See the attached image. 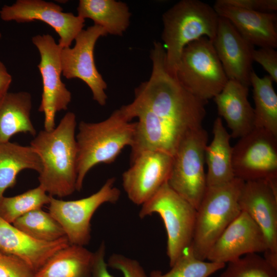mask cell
Here are the masks:
<instances>
[{
  "label": "cell",
  "instance_id": "30",
  "mask_svg": "<svg viewBox=\"0 0 277 277\" xmlns=\"http://www.w3.org/2000/svg\"><path fill=\"white\" fill-rule=\"evenodd\" d=\"M219 277H277V268L257 253L228 263Z\"/></svg>",
  "mask_w": 277,
  "mask_h": 277
},
{
  "label": "cell",
  "instance_id": "26",
  "mask_svg": "<svg viewBox=\"0 0 277 277\" xmlns=\"http://www.w3.org/2000/svg\"><path fill=\"white\" fill-rule=\"evenodd\" d=\"M273 82L268 75L260 77L253 70L251 72L250 83L255 105V127L277 136V95Z\"/></svg>",
  "mask_w": 277,
  "mask_h": 277
},
{
  "label": "cell",
  "instance_id": "3",
  "mask_svg": "<svg viewBox=\"0 0 277 277\" xmlns=\"http://www.w3.org/2000/svg\"><path fill=\"white\" fill-rule=\"evenodd\" d=\"M135 122L129 121L119 109L97 123L81 121L75 136L77 145L76 190L81 191L87 173L100 164L114 162L122 150L131 146Z\"/></svg>",
  "mask_w": 277,
  "mask_h": 277
},
{
  "label": "cell",
  "instance_id": "20",
  "mask_svg": "<svg viewBox=\"0 0 277 277\" xmlns=\"http://www.w3.org/2000/svg\"><path fill=\"white\" fill-rule=\"evenodd\" d=\"M248 87L228 80L213 97L218 114L226 121L233 138H240L255 128L254 109L248 98Z\"/></svg>",
  "mask_w": 277,
  "mask_h": 277
},
{
  "label": "cell",
  "instance_id": "33",
  "mask_svg": "<svg viewBox=\"0 0 277 277\" xmlns=\"http://www.w3.org/2000/svg\"><path fill=\"white\" fill-rule=\"evenodd\" d=\"M252 60L262 66L273 82H277V52L274 48L254 49L252 52Z\"/></svg>",
  "mask_w": 277,
  "mask_h": 277
},
{
  "label": "cell",
  "instance_id": "28",
  "mask_svg": "<svg viewBox=\"0 0 277 277\" xmlns=\"http://www.w3.org/2000/svg\"><path fill=\"white\" fill-rule=\"evenodd\" d=\"M51 196L40 186L11 197L0 199V217L12 224L25 214L49 204Z\"/></svg>",
  "mask_w": 277,
  "mask_h": 277
},
{
  "label": "cell",
  "instance_id": "35",
  "mask_svg": "<svg viewBox=\"0 0 277 277\" xmlns=\"http://www.w3.org/2000/svg\"><path fill=\"white\" fill-rule=\"evenodd\" d=\"M105 254L106 246L104 242H102L96 251L93 252L91 277H114L108 271Z\"/></svg>",
  "mask_w": 277,
  "mask_h": 277
},
{
  "label": "cell",
  "instance_id": "7",
  "mask_svg": "<svg viewBox=\"0 0 277 277\" xmlns=\"http://www.w3.org/2000/svg\"><path fill=\"white\" fill-rule=\"evenodd\" d=\"M141 206L140 218L156 213L164 222L167 236V254L171 267L191 244L196 209L167 182Z\"/></svg>",
  "mask_w": 277,
  "mask_h": 277
},
{
  "label": "cell",
  "instance_id": "29",
  "mask_svg": "<svg viewBox=\"0 0 277 277\" xmlns=\"http://www.w3.org/2000/svg\"><path fill=\"white\" fill-rule=\"evenodd\" d=\"M225 267L223 263L206 262L197 259L190 246L169 271L163 273L159 270H154L151 272L150 277H209Z\"/></svg>",
  "mask_w": 277,
  "mask_h": 277
},
{
  "label": "cell",
  "instance_id": "18",
  "mask_svg": "<svg viewBox=\"0 0 277 277\" xmlns=\"http://www.w3.org/2000/svg\"><path fill=\"white\" fill-rule=\"evenodd\" d=\"M213 8L219 16L227 19L241 35L253 46L277 47V15L245 9L215 2Z\"/></svg>",
  "mask_w": 277,
  "mask_h": 277
},
{
  "label": "cell",
  "instance_id": "27",
  "mask_svg": "<svg viewBox=\"0 0 277 277\" xmlns=\"http://www.w3.org/2000/svg\"><path fill=\"white\" fill-rule=\"evenodd\" d=\"M12 225L31 238L41 241L52 242L66 237L56 220L49 212L42 209L25 214Z\"/></svg>",
  "mask_w": 277,
  "mask_h": 277
},
{
  "label": "cell",
  "instance_id": "21",
  "mask_svg": "<svg viewBox=\"0 0 277 277\" xmlns=\"http://www.w3.org/2000/svg\"><path fill=\"white\" fill-rule=\"evenodd\" d=\"M212 132L213 139L205 151L207 187L222 185L235 178L232 164L231 136L220 117L214 120Z\"/></svg>",
  "mask_w": 277,
  "mask_h": 277
},
{
  "label": "cell",
  "instance_id": "6",
  "mask_svg": "<svg viewBox=\"0 0 277 277\" xmlns=\"http://www.w3.org/2000/svg\"><path fill=\"white\" fill-rule=\"evenodd\" d=\"M174 76L185 89L205 101L219 93L229 80L212 41L205 36L185 47Z\"/></svg>",
  "mask_w": 277,
  "mask_h": 277
},
{
  "label": "cell",
  "instance_id": "13",
  "mask_svg": "<svg viewBox=\"0 0 277 277\" xmlns=\"http://www.w3.org/2000/svg\"><path fill=\"white\" fill-rule=\"evenodd\" d=\"M239 205L262 231L267 246L264 258L277 268V179L245 182Z\"/></svg>",
  "mask_w": 277,
  "mask_h": 277
},
{
  "label": "cell",
  "instance_id": "1",
  "mask_svg": "<svg viewBox=\"0 0 277 277\" xmlns=\"http://www.w3.org/2000/svg\"><path fill=\"white\" fill-rule=\"evenodd\" d=\"M148 80L134 89L133 102L150 111L180 144L190 132L202 127L207 101L185 89L168 70L165 49L155 42Z\"/></svg>",
  "mask_w": 277,
  "mask_h": 277
},
{
  "label": "cell",
  "instance_id": "12",
  "mask_svg": "<svg viewBox=\"0 0 277 277\" xmlns=\"http://www.w3.org/2000/svg\"><path fill=\"white\" fill-rule=\"evenodd\" d=\"M107 34L103 28L94 24L82 30L74 39L73 47L62 48L60 55L63 76L85 82L92 92L93 99L101 106L106 104L107 85L96 67L94 49L98 38Z\"/></svg>",
  "mask_w": 277,
  "mask_h": 277
},
{
  "label": "cell",
  "instance_id": "19",
  "mask_svg": "<svg viewBox=\"0 0 277 277\" xmlns=\"http://www.w3.org/2000/svg\"><path fill=\"white\" fill-rule=\"evenodd\" d=\"M70 244L66 237L52 242L37 240L0 217V251L21 259L34 273L54 253Z\"/></svg>",
  "mask_w": 277,
  "mask_h": 277
},
{
  "label": "cell",
  "instance_id": "23",
  "mask_svg": "<svg viewBox=\"0 0 277 277\" xmlns=\"http://www.w3.org/2000/svg\"><path fill=\"white\" fill-rule=\"evenodd\" d=\"M77 15L92 19L107 34L122 36L130 25L131 14L128 5L115 0H80Z\"/></svg>",
  "mask_w": 277,
  "mask_h": 277
},
{
  "label": "cell",
  "instance_id": "4",
  "mask_svg": "<svg viewBox=\"0 0 277 277\" xmlns=\"http://www.w3.org/2000/svg\"><path fill=\"white\" fill-rule=\"evenodd\" d=\"M219 15L213 7L199 0H182L162 15V39L169 71L174 75L181 53L189 43L205 36L213 41Z\"/></svg>",
  "mask_w": 277,
  "mask_h": 277
},
{
  "label": "cell",
  "instance_id": "2",
  "mask_svg": "<svg viewBox=\"0 0 277 277\" xmlns=\"http://www.w3.org/2000/svg\"><path fill=\"white\" fill-rule=\"evenodd\" d=\"M76 127L75 114L67 112L53 129L40 131L30 142L42 162L39 186L50 196L63 197L76 190Z\"/></svg>",
  "mask_w": 277,
  "mask_h": 277
},
{
  "label": "cell",
  "instance_id": "36",
  "mask_svg": "<svg viewBox=\"0 0 277 277\" xmlns=\"http://www.w3.org/2000/svg\"><path fill=\"white\" fill-rule=\"evenodd\" d=\"M11 82V75L4 64L0 61V99L8 92Z\"/></svg>",
  "mask_w": 277,
  "mask_h": 277
},
{
  "label": "cell",
  "instance_id": "31",
  "mask_svg": "<svg viewBox=\"0 0 277 277\" xmlns=\"http://www.w3.org/2000/svg\"><path fill=\"white\" fill-rule=\"evenodd\" d=\"M34 274L21 259L0 251V277H33Z\"/></svg>",
  "mask_w": 277,
  "mask_h": 277
},
{
  "label": "cell",
  "instance_id": "34",
  "mask_svg": "<svg viewBox=\"0 0 277 277\" xmlns=\"http://www.w3.org/2000/svg\"><path fill=\"white\" fill-rule=\"evenodd\" d=\"M223 1L233 6L260 12L273 13L277 10L276 0H223Z\"/></svg>",
  "mask_w": 277,
  "mask_h": 277
},
{
  "label": "cell",
  "instance_id": "17",
  "mask_svg": "<svg viewBox=\"0 0 277 277\" xmlns=\"http://www.w3.org/2000/svg\"><path fill=\"white\" fill-rule=\"evenodd\" d=\"M212 43L228 79L250 86L254 46L227 19L220 16Z\"/></svg>",
  "mask_w": 277,
  "mask_h": 277
},
{
  "label": "cell",
  "instance_id": "16",
  "mask_svg": "<svg viewBox=\"0 0 277 277\" xmlns=\"http://www.w3.org/2000/svg\"><path fill=\"white\" fill-rule=\"evenodd\" d=\"M267 249L262 231L246 212L241 211L213 244L206 260L226 264L243 255L265 253Z\"/></svg>",
  "mask_w": 277,
  "mask_h": 277
},
{
  "label": "cell",
  "instance_id": "24",
  "mask_svg": "<svg viewBox=\"0 0 277 277\" xmlns=\"http://www.w3.org/2000/svg\"><path fill=\"white\" fill-rule=\"evenodd\" d=\"M93 253L70 244L54 253L33 277H91Z\"/></svg>",
  "mask_w": 277,
  "mask_h": 277
},
{
  "label": "cell",
  "instance_id": "5",
  "mask_svg": "<svg viewBox=\"0 0 277 277\" xmlns=\"http://www.w3.org/2000/svg\"><path fill=\"white\" fill-rule=\"evenodd\" d=\"M244 182L235 177L227 183L207 187L196 209L190 245L197 259L206 260L213 244L241 212L239 198Z\"/></svg>",
  "mask_w": 277,
  "mask_h": 277
},
{
  "label": "cell",
  "instance_id": "25",
  "mask_svg": "<svg viewBox=\"0 0 277 277\" xmlns=\"http://www.w3.org/2000/svg\"><path fill=\"white\" fill-rule=\"evenodd\" d=\"M42 168L41 160L30 146L10 141L0 144V199L6 189L15 185L21 171L31 169L39 173Z\"/></svg>",
  "mask_w": 277,
  "mask_h": 277
},
{
  "label": "cell",
  "instance_id": "11",
  "mask_svg": "<svg viewBox=\"0 0 277 277\" xmlns=\"http://www.w3.org/2000/svg\"><path fill=\"white\" fill-rule=\"evenodd\" d=\"M41 56L38 68L43 83L42 100L38 111L44 114V130L55 127L57 112L66 110L71 101V93L61 80L62 48L50 34L37 35L32 38Z\"/></svg>",
  "mask_w": 277,
  "mask_h": 277
},
{
  "label": "cell",
  "instance_id": "9",
  "mask_svg": "<svg viewBox=\"0 0 277 277\" xmlns=\"http://www.w3.org/2000/svg\"><path fill=\"white\" fill-rule=\"evenodd\" d=\"M115 178H109L96 192L83 199L58 200L51 196L49 212L63 229L70 244L85 246L91 238V218L105 203H116L121 191L115 186Z\"/></svg>",
  "mask_w": 277,
  "mask_h": 277
},
{
  "label": "cell",
  "instance_id": "8",
  "mask_svg": "<svg viewBox=\"0 0 277 277\" xmlns=\"http://www.w3.org/2000/svg\"><path fill=\"white\" fill-rule=\"evenodd\" d=\"M208 133L203 127L187 134L173 155L167 183L196 209L206 190L205 151Z\"/></svg>",
  "mask_w": 277,
  "mask_h": 277
},
{
  "label": "cell",
  "instance_id": "14",
  "mask_svg": "<svg viewBox=\"0 0 277 277\" xmlns=\"http://www.w3.org/2000/svg\"><path fill=\"white\" fill-rule=\"evenodd\" d=\"M0 16L5 21L21 23L38 20L47 24L59 35L58 44L61 48L70 47L85 21L72 13L64 12L60 5L42 0H17L12 5H4Z\"/></svg>",
  "mask_w": 277,
  "mask_h": 277
},
{
  "label": "cell",
  "instance_id": "10",
  "mask_svg": "<svg viewBox=\"0 0 277 277\" xmlns=\"http://www.w3.org/2000/svg\"><path fill=\"white\" fill-rule=\"evenodd\" d=\"M235 177L244 182L277 179V136L255 127L232 147Z\"/></svg>",
  "mask_w": 277,
  "mask_h": 277
},
{
  "label": "cell",
  "instance_id": "15",
  "mask_svg": "<svg viewBox=\"0 0 277 277\" xmlns=\"http://www.w3.org/2000/svg\"><path fill=\"white\" fill-rule=\"evenodd\" d=\"M173 156L161 151H147L130 162L122 174V185L129 199L142 205L150 199L169 179Z\"/></svg>",
  "mask_w": 277,
  "mask_h": 277
},
{
  "label": "cell",
  "instance_id": "22",
  "mask_svg": "<svg viewBox=\"0 0 277 277\" xmlns=\"http://www.w3.org/2000/svg\"><path fill=\"white\" fill-rule=\"evenodd\" d=\"M32 96L26 91L7 92L0 99V144L19 133L35 136L31 120Z\"/></svg>",
  "mask_w": 277,
  "mask_h": 277
},
{
  "label": "cell",
  "instance_id": "32",
  "mask_svg": "<svg viewBox=\"0 0 277 277\" xmlns=\"http://www.w3.org/2000/svg\"><path fill=\"white\" fill-rule=\"evenodd\" d=\"M107 264L109 267L121 271L124 277H148L138 261L121 254H112Z\"/></svg>",
  "mask_w": 277,
  "mask_h": 277
}]
</instances>
